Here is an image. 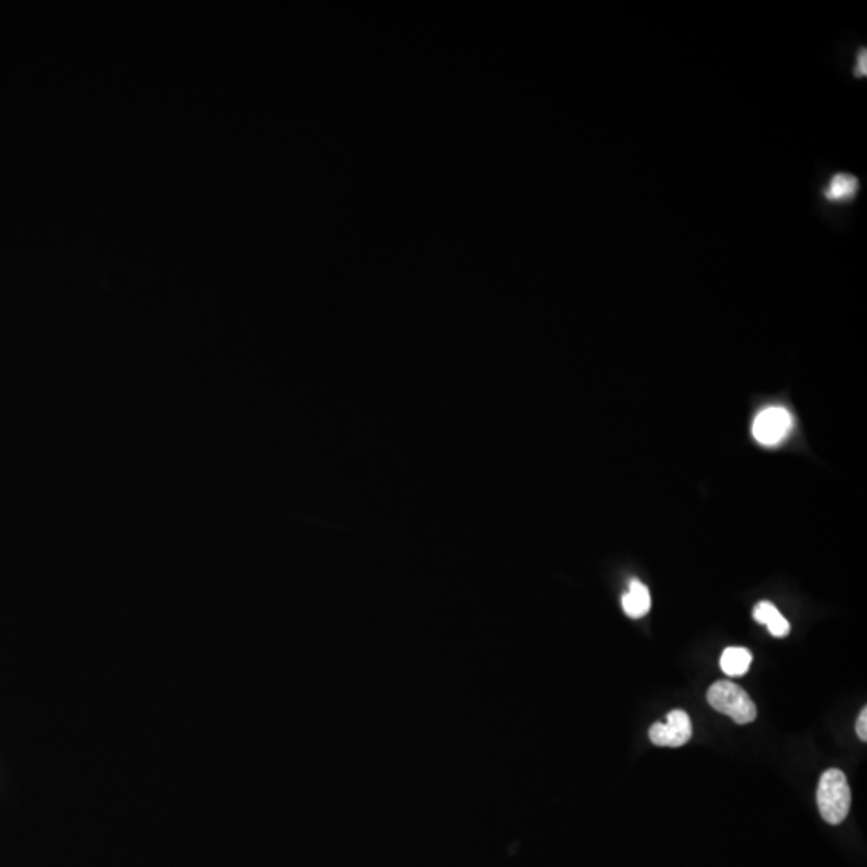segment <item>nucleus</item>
Returning a JSON list of instances; mask_svg holds the SVG:
<instances>
[{
    "label": "nucleus",
    "instance_id": "1",
    "mask_svg": "<svg viewBox=\"0 0 867 867\" xmlns=\"http://www.w3.org/2000/svg\"><path fill=\"white\" fill-rule=\"evenodd\" d=\"M819 815L832 826L843 823L850 813L851 790L848 779L843 771L831 768L819 779L818 794Z\"/></svg>",
    "mask_w": 867,
    "mask_h": 867
},
{
    "label": "nucleus",
    "instance_id": "2",
    "mask_svg": "<svg viewBox=\"0 0 867 867\" xmlns=\"http://www.w3.org/2000/svg\"><path fill=\"white\" fill-rule=\"evenodd\" d=\"M707 701L717 712L736 721L737 725H749L757 718V707L749 694L733 681L713 683L707 692Z\"/></svg>",
    "mask_w": 867,
    "mask_h": 867
},
{
    "label": "nucleus",
    "instance_id": "3",
    "mask_svg": "<svg viewBox=\"0 0 867 867\" xmlns=\"http://www.w3.org/2000/svg\"><path fill=\"white\" fill-rule=\"evenodd\" d=\"M691 737V718L684 710H673L665 723H656L649 729V739L659 747H681L688 744Z\"/></svg>",
    "mask_w": 867,
    "mask_h": 867
},
{
    "label": "nucleus",
    "instance_id": "4",
    "mask_svg": "<svg viewBox=\"0 0 867 867\" xmlns=\"http://www.w3.org/2000/svg\"><path fill=\"white\" fill-rule=\"evenodd\" d=\"M792 429V416L786 408H766L754 423V437L762 445L773 447L789 436Z\"/></svg>",
    "mask_w": 867,
    "mask_h": 867
},
{
    "label": "nucleus",
    "instance_id": "5",
    "mask_svg": "<svg viewBox=\"0 0 867 867\" xmlns=\"http://www.w3.org/2000/svg\"><path fill=\"white\" fill-rule=\"evenodd\" d=\"M858 192V177L847 174V172H839L827 182L823 195L829 203H847V201L855 200Z\"/></svg>",
    "mask_w": 867,
    "mask_h": 867
},
{
    "label": "nucleus",
    "instance_id": "6",
    "mask_svg": "<svg viewBox=\"0 0 867 867\" xmlns=\"http://www.w3.org/2000/svg\"><path fill=\"white\" fill-rule=\"evenodd\" d=\"M623 611L631 619H641L651 609V593L640 580H631L630 590L622 598Z\"/></svg>",
    "mask_w": 867,
    "mask_h": 867
},
{
    "label": "nucleus",
    "instance_id": "7",
    "mask_svg": "<svg viewBox=\"0 0 867 867\" xmlns=\"http://www.w3.org/2000/svg\"><path fill=\"white\" fill-rule=\"evenodd\" d=\"M754 619L758 623L766 625L771 635L776 636V638H784V636L789 635L790 623L784 619V615H781L778 607L770 601H762L755 606Z\"/></svg>",
    "mask_w": 867,
    "mask_h": 867
},
{
    "label": "nucleus",
    "instance_id": "8",
    "mask_svg": "<svg viewBox=\"0 0 867 867\" xmlns=\"http://www.w3.org/2000/svg\"><path fill=\"white\" fill-rule=\"evenodd\" d=\"M752 664V654L745 648H728L721 654L720 667L728 676H744Z\"/></svg>",
    "mask_w": 867,
    "mask_h": 867
},
{
    "label": "nucleus",
    "instance_id": "9",
    "mask_svg": "<svg viewBox=\"0 0 867 867\" xmlns=\"http://www.w3.org/2000/svg\"><path fill=\"white\" fill-rule=\"evenodd\" d=\"M856 78H866L867 74V50L861 49L858 52V57H856V66L855 71H853Z\"/></svg>",
    "mask_w": 867,
    "mask_h": 867
},
{
    "label": "nucleus",
    "instance_id": "10",
    "mask_svg": "<svg viewBox=\"0 0 867 867\" xmlns=\"http://www.w3.org/2000/svg\"><path fill=\"white\" fill-rule=\"evenodd\" d=\"M867 709L864 707L863 712L859 715L858 721H856V733H858L859 739L861 741H867Z\"/></svg>",
    "mask_w": 867,
    "mask_h": 867
}]
</instances>
